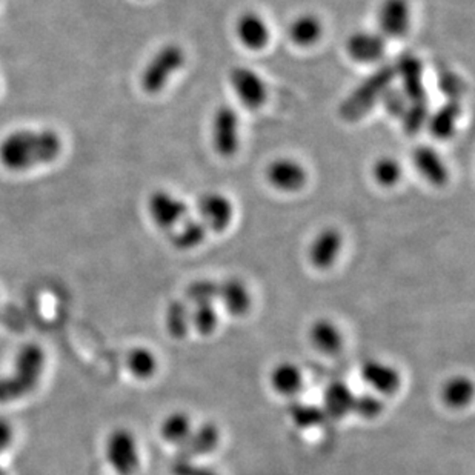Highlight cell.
Here are the masks:
<instances>
[{"mask_svg":"<svg viewBox=\"0 0 475 475\" xmlns=\"http://www.w3.org/2000/svg\"><path fill=\"white\" fill-rule=\"evenodd\" d=\"M63 140L52 130H20L0 142V165L12 172L48 165L62 154Z\"/></svg>","mask_w":475,"mask_h":475,"instance_id":"cell-1","label":"cell"},{"mask_svg":"<svg viewBox=\"0 0 475 475\" xmlns=\"http://www.w3.org/2000/svg\"><path fill=\"white\" fill-rule=\"evenodd\" d=\"M45 371V352L39 344H23L12 374L0 377V403H12L33 394Z\"/></svg>","mask_w":475,"mask_h":475,"instance_id":"cell-2","label":"cell"},{"mask_svg":"<svg viewBox=\"0 0 475 475\" xmlns=\"http://www.w3.org/2000/svg\"><path fill=\"white\" fill-rule=\"evenodd\" d=\"M395 69L391 65H384L369 75L367 81L361 82L360 85L351 92L348 98L344 99L338 115L344 121L355 122L367 115L377 102L382 100L384 92L392 86L395 79Z\"/></svg>","mask_w":475,"mask_h":475,"instance_id":"cell-3","label":"cell"},{"mask_svg":"<svg viewBox=\"0 0 475 475\" xmlns=\"http://www.w3.org/2000/svg\"><path fill=\"white\" fill-rule=\"evenodd\" d=\"M185 62L186 54L182 46L176 44L162 46L145 67L140 79L142 90L148 94L161 92L168 85V82L171 81L172 75H176L178 69L184 68Z\"/></svg>","mask_w":475,"mask_h":475,"instance_id":"cell-4","label":"cell"},{"mask_svg":"<svg viewBox=\"0 0 475 475\" xmlns=\"http://www.w3.org/2000/svg\"><path fill=\"white\" fill-rule=\"evenodd\" d=\"M105 455L115 474L134 475L140 468L138 440L131 431L125 428H119L108 435Z\"/></svg>","mask_w":475,"mask_h":475,"instance_id":"cell-5","label":"cell"},{"mask_svg":"<svg viewBox=\"0 0 475 475\" xmlns=\"http://www.w3.org/2000/svg\"><path fill=\"white\" fill-rule=\"evenodd\" d=\"M212 148L222 157H231L241 145L239 115L229 105H222L214 111L211 121Z\"/></svg>","mask_w":475,"mask_h":475,"instance_id":"cell-6","label":"cell"},{"mask_svg":"<svg viewBox=\"0 0 475 475\" xmlns=\"http://www.w3.org/2000/svg\"><path fill=\"white\" fill-rule=\"evenodd\" d=\"M360 377L363 384H367L372 392L380 397H392L400 391L403 384L401 372L397 367L378 359H369L361 365Z\"/></svg>","mask_w":475,"mask_h":475,"instance_id":"cell-7","label":"cell"},{"mask_svg":"<svg viewBox=\"0 0 475 475\" xmlns=\"http://www.w3.org/2000/svg\"><path fill=\"white\" fill-rule=\"evenodd\" d=\"M148 214L159 228L174 229L186 218L188 205L165 189H157L149 195Z\"/></svg>","mask_w":475,"mask_h":475,"instance_id":"cell-8","label":"cell"},{"mask_svg":"<svg viewBox=\"0 0 475 475\" xmlns=\"http://www.w3.org/2000/svg\"><path fill=\"white\" fill-rule=\"evenodd\" d=\"M229 83L239 100L248 108H260L268 99L266 83L254 69L234 67L229 71Z\"/></svg>","mask_w":475,"mask_h":475,"instance_id":"cell-9","label":"cell"},{"mask_svg":"<svg viewBox=\"0 0 475 475\" xmlns=\"http://www.w3.org/2000/svg\"><path fill=\"white\" fill-rule=\"evenodd\" d=\"M378 27L384 39L405 37L411 28L409 0H384L378 8Z\"/></svg>","mask_w":475,"mask_h":475,"instance_id":"cell-10","label":"cell"},{"mask_svg":"<svg viewBox=\"0 0 475 475\" xmlns=\"http://www.w3.org/2000/svg\"><path fill=\"white\" fill-rule=\"evenodd\" d=\"M266 178L273 188L281 193H296L308 182V171L294 159H277L266 168Z\"/></svg>","mask_w":475,"mask_h":475,"instance_id":"cell-11","label":"cell"},{"mask_svg":"<svg viewBox=\"0 0 475 475\" xmlns=\"http://www.w3.org/2000/svg\"><path fill=\"white\" fill-rule=\"evenodd\" d=\"M197 211L202 224L216 233H222L228 228L234 216L233 202L220 193H207L202 195L197 203Z\"/></svg>","mask_w":475,"mask_h":475,"instance_id":"cell-12","label":"cell"},{"mask_svg":"<svg viewBox=\"0 0 475 475\" xmlns=\"http://www.w3.org/2000/svg\"><path fill=\"white\" fill-rule=\"evenodd\" d=\"M344 248V235L337 228L321 229L308 248L310 264L319 271L331 268Z\"/></svg>","mask_w":475,"mask_h":475,"instance_id":"cell-13","label":"cell"},{"mask_svg":"<svg viewBox=\"0 0 475 475\" xmlns=\"http://www.w3.org/2000/svg\"><path fill=\"white\" fill-rule=\"evenodd\" d=\"M394 69L395 75H400V90L408 99V104L428 102L424 85V67L418 58L414 54H403Z\"/></svg>","mask_w":475,"mask_h":475,"instance_id":"cell-14","label":"cell"},{"mask_svg":"<svg viewBox=\"0 0 475 475\" xmlns=\"http://www.w3.org/2000/svg\"><path fill=\"white\" fill-rule=\"evenodd\" d=\"M386 39L376 31H355L346 41V52L354 62L374 63L384 58Z\"/></svg>","mask_w":475,"mask_h":475,"instance_id":"cell-15","label":"cell"},{"mask_svg":"<svg viewBox=\"0 0 475 475\" xmlns=\"http://www.w3.org/2000/svg\"><path fill=\"white\" fill-rule=\"evenodd\" d=\"M308 340L317 352L332 357L344 351V334L331 319H317L308 329Z\"/></svg>","mask_w":475,"mask_h":475,"instance_id":"cell-16","label":"cell"},{"mask_svg":"<svg viewBox=\"0 0 475 475\" xmlns=\"http://www.w3.org/2000/svg\"><path fill=\"white\" fill-rule=\"evenodd\" d=\"M234 29L237 39L248 50L258 51L268 45L271 31L268 23L265 22L258 12H247L241 14L235 20Z\"/></svg>","mask_w":475,"mask_h":475,"instance_id":"cell-17","label":"cell"},{"mask_svg":"<svg viewBox=\"0 0 475 475\" xmlns=\"http://www.w3.org/2000/svg\"><path fill=\"white\" fill-rule=\"evenodd\" d=\"M413 163L420 176L432 186H445L449 180L447 163L432 146L420 145L413 151Z\"/></svg>","mask_w":475,"mask_h":475,"instance_id":"cell-18","label":"cell"},{"mask_svg":"<svg viewBox=\"0 0 475 475\" xmlns=\"http://www.w3.org/2000/svg\"><path fill=\"white\" fill-rule=\"evenodd\" d=\"M304 384V371L294 361H279L269 372V386L281 397H296L300 394Z\"/></svg>","mask_w":475,"mask_h":475,"instance_id":"cell-19","label":"cell"},{"mask_svg":"<svg viewBox=\"0 0 475 475\" xmlns=\"http://www.w3.org/2000/svg\"><path fill=\"white\" fill-rule=\"evenodd\" d=\"M218 300L224 305V310L233 317H243L252 308V296L249 288L241 279H228L218 283Z\"/></svg>","mask_w":475,"mask_h":475,"instance_id":"cell-20","label":"cell"},{"mask_svg":"<svg viewBox=\"0 0 475 475\" xmlns=\"http://www.w3.org/2000/svg\"><path fill=\"white\" fill-rule=\"evenodd\" d=\"M355 395L344 382H332L323 392V413L328 417L344 418L352 414Z\"/></svg>","mask_w":475,"mask_h":475,"instance_id":"cell-21","label":"cell"},{"mask_svg":"<svg viewBox=\"0 0 475 475\" xmlns=\"http://www.w3.org/2000/svg\"><path fill=\"white\" fill-rule=\"evenodd\" d=\"M462 115V105L458 100H447L440 108L435 109L432 115H428V128L432 138L439 140H447L453 136L457 128L458 119Z\"/></svg>","mask_w":475,"mask_h":475,"instance_id":"cell-22","label":"cell"},{"mask_svg":"<svg viewBox=\"0 0 475 475\" xmlns=\"http://www.w3.org/2000/svg\"><path fill=\"white\" fill-rule=\"evenodd\" d=\"M472 399H474V384L466 376H454L447 378L441 386V400L449 409L454 411L464 409L470 407Z\"/></svg>","mask_w":475,"mask_h":475,"instance_id":"cell-23","label":"cell"},{"mask_svg":"<svg viewBox=\"0 0 475 475\" xmlns=\"http://www.w3.org/2000/svg\"><path fill=\"white\" fill-rule=\"evenodd\" d=\"M321 35H323L321 20L311 12H305V14L297 16L288 28V36H289L292 44L304 46V48L317 44L321 41Z\"/></svg>","mask_w":475,"mask_h":475,"instance_id":"cell-24","label":"cell"},{"mask_svg":"<svg viewBox=\"0 0 475 475\" xmlns=\"http://www.w3.org/2000/svg\"><path fill=\"white\" fill-rule=\"evenodd\" d=\"M194 431V424L188 414L184 411H174L168 414L161 424L162 439L174 445V447H185L188 443L189 437Z\"/></svg>","mask_w":475,"mask_h":475,"instance_id":"cell-25","label":"cell"},{"mask_svg":"<svg viewBox=\"0 0 475 475\" xmlns=\"http://www.w3.org/2000/svg\"><path fill=\"white\" fill-rule=\"evenodd\" d=\"M205 239H207V226L202 224L201 218H184L171 234L172 245L182 251L199 247Z\"/></svg>","mask_w":475,"mask_h":475,"instance_id":"cell-26","label":"cell"},{"mask_svg":"<svg viewBox=\"0 0 475 475\" xmlns=\"http://www.w3.org/2000/svg\"><path fill=\"white\" fill-rule=\"evenodd\" d=\"M126 368L134 377L148 380L159 369V359L146 346H136L126 355Z\"/></svg>","mask_w":475,"mask_h":475,"instance_id":"cell-27","label":"cell"},{"mask_svg":"<svg viewBox=\"0 0 475 475\" xmlns=\"http://www.w3.org/2000/svg\"><path fill=\"white\" fill-rule=\"evenodd\" d=\"M371 174L376 184L384 186V188H392L400 182L401 176H403V166L394 157L384 155V157H378L377 161L372 163Z\"/></svg>","mask_w":475,"mask_h":475,"instance_id":"cell-28","label":"cell"},{"mask_svg":"<svg viewBox=\"0 0 475 475\" xmlns=\"http://www.w3.org/2000/svg\"><path fill=\"white\" fill-rule=\"evenodd\" d=\"M220 432L214 424H202L201 428H194L185 447H189L195 455H207L218 447Z\"/></svg>","mask_w":475,"mask_h":475,"instance_id":"cell-29","label":"cell"},{"mask_svg":"<svg viewBox=\"0 0 475 475\" xmlns=\"http://www.w3.org/2000/svg\"><path fill=\"white\" fill-rule=\"evenodd\" d=\"M166 332L174 338H185L191 328L189 311L182 302H172L166 308L165 315Z\"/></svg>","mask_w":475,"mask_h":475,"instance_id":"cell-30","label":"cell"},{"mask_svg":"<svg viewBox=\"0 0 475 475\" xmlns=\"http://www.w3.org/2000/svg\"><path fill=\"white\" fill-rule=\"evenodd\" d=\"M191 327L203 337L212 336L218 327V314L214 304L194 305V311L189 313Z\"/></svg>","mask_w":475,"mask_h":475,"instance_id":"cell-31","label":"cell"},{"mask_svg":"<svg viewBox=\"0 0 475 475\" xmlns=\"http://www.w3.org/2000/svg\"><path fill=\"white\" fill-rule=\"evenodd\" d=\"M384 411V401L376 392L355 395L352 414H357L363 420H376Z\"/></svg>","mask_w":475,"mask_h":475,"instance_id":"cell-32","label":"cell"},{"mask_svg":"<svg viewBox=\"0 0 475 475\" xmlns=\"http://www.w3.org/2000/svg\"><path fill=\"white\" fill-rule=\"evenodd\" d=\"M218 292V283L212 281H195L186 288V296L194 305L214 304Z\"/></svg>","mask_w":475,"mask_h":475,"instance_id":"cell-33","label":"cell"},{"mask_svg":"<svg viewBox=\"0 0 475 475\" xmlns=\"http://www.w3.org/2000/svg\"><path fill=\"white\" fill-rule=\"evenodd\" d=\"M430 115V107L428 102H420V104H408L407 111L401 117L405 131L408 134H416L424 128V123L428 121Z\"/></svg>","mask_w":475,"mask_h":475,"instance_id":"cell-34","label":"cell"},{"mask_svg":"<svg viewBox=\"0 0 475 475\" xmlns=\"http://www.w3.org/2000/svg\"><path fill=\"white\" fill-rule=\"evenodd\" d=\"M325 417V413L321 408L311 407L308 403L294 407L291 409V418L294 424L300 426V428H311V426H317L321 424V420Z\"/></svg>","mask_w":475,"mask_h":475,"instance_id":"cell-35","label":"cell"},{"mask_svg":"<svg viewBox=\"0 0 475 475\" xmlns=\"http://www.w3.org/2000/svg\"><path fill=\"white\" fill-rule=\"evenodd\" d=\"M380 102L384 105L386 111L394 117H403L408 108V99L405 98L400 88H394V86L386 90Z\"/></svg>","mask_w":475,"mask_h":475,"instance_id":"cell-36","label":"cell"},{"mask_svg":"<svg viewBox=\"0 0 475 475\" xmlns=\"http://www.w3.org/2000/svg\"><path fill=\"white\" fill-rule=\"evenodd\" d=\"M439 86H440L441 91L447 94L449 100H458L463 96L464 90H466L462 77H458L455 73H451V71L441 75Z\"/></svg>","mask_w":475,"mask_h":475,"instance_id":"cell-37","label":"cell"},{"mask_svg":"<svg viewBox=\"0 0 475 475\" xmlns=\"http://www.w3.org/2000/svg\"><path fill=\"white\" fill-rule=\"evenodd\" d=\"M12 440H14V430L12 424L5 418L0 417V454L12 447Z\"/></svg>","mask_w":475,"mask_h":475,"instance_id":"cell-38","label":"cell"},{"mask_svg":"<svg viewBox=\"0 0 475 475\" xmlns=\"http://www.w3.org/2000/svg\"><path fill=\"white\" fill-rule=\"evenodd\" d=\"M191 475H216L212 471H199V472H191Z\"/></svg>","mask_w":475,"mask_h":475,"instance_id":"cell-39","label":"cell"},{"mask_svg":"<svg viewBox=\"0 0 475 475\" xmlns=\"http://www.w3.org/2000/svg\"><path fill=\"white\" fill-rule=\"evenodd\" d=\"M0 475H6L5 470L0 466Z\"/></svg>","mask_w":475,"mask_h":475,"instance_id":"cell-40","label":"cell"}]
</instances>
